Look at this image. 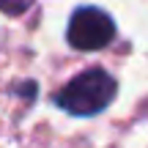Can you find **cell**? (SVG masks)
<instances>
[{
  "instance_id": "1",
  "label": "cell",
  "mask_w": 148,
  "mask_h": 148,
  "mask_svg": "<svg viewBox=\"0 0 148 148\" xmlns=\"http://www.w3.org/2000/svg\"><path fill=\"white\" fill-rule=\"evenodd\" d=\"M118 79L107 69H85L52 93V104L71 118H93L115 101Z\"/></svg>"
},
{
  "instance_id": "2",
  "label": "cell",
  "mask_w": 148,
  "mask_h": 148,
  "mask_svg": "<svg viewBox=\"0 0 148 148\" xmlns=\"http://www.w3.org/2000/svg\"><path fill=\"white\" fill-rule=\"evenodd\" d=\"M115 19L99 5H77L66 25V41L77 52H96L115 41Z\"/></svg>"
},
{
  "instance_id": "3",
  "label": "cell",
  "mask_w": 148,
  "mask_h": 148,
  "mask_svg": "<svg viewBox=\"0 0 148 148\" xmlns=\"http://www.w3.org/2000/svg\"><path fill=\"white\" fill-rule=\"evenodd\" d=\"M36 0H0V14L5 16H22L33 8Z\"/></svg>"
}]
</instances>
